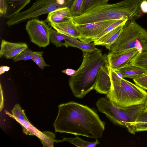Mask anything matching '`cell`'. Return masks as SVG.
<instances>
[{"label": "cell", "instance_id": "obj_1", "mask_svg": "<svg viewBox=\"0 0 147 147\" xmlns=\"http://www.w3.org/2000/svg\"><path fill=\"white\" fill-rule=\"evenodd\" d=\"M55 132L97 139L105 130V124L92 109L74 101L60 105L53 123Z\"/></svg>", "mask_w": 147, "mask_h": 147}, {"label": "cell", "instance_id": "obj_2", "mask_svg": "<svg viewBox=\"0 0 147 147\" xmlns=\"http://www.w3.org/2000/svg\"><path fill=\"white\" fill-rule=\"evenodd\" d=\"M142 0H123L108 3L92 8L80 16L71 18L76 25L118 20L138 19L142 16L140 5Z\"/></svg>", "mask_w": 147, "mask_h": 147}, {"label": "cell", "instance_id": "obj_3", "mask_svg": "<svg viewBox=\"0 0 147 147\" xmlns=\"http://www.w3.org/2000/svg\"><path fill=\"white\" fill-rule=\"evenodd\" d=\"M107 55L103 54L102 50L99 49L83 52L80 66L69 80V86L75 97L82 98L94 89L100 69L108 63Z\"/></svg>", "mask_w": 147, "mask_h": 147}, {"label": "cell", "instance_id": "obj_4", "mask_svg": "<svg viewBox=\"0 0 147 147\" xmlns=\"http://www.w3.org/2000/svg\"><path fill=\"white\" fill-rule=\"evenodd\" d=\"M111 86L106 94L114 105L122 107L144 104L147 92L136 84L121 78L110 67Z\"/></svg>", "mask_w": 147, "mask_h": 147}, {"label": "cell", "instance_id": "obj_5", "mask_svg": "<svg viewBox=\"0 0 147 147\" xmlns=\"http://www.w3.org/2000/svg\"><path fill=\"white\" fill-rule=\"evenodd\" d=\"M98 110L104 113L113 123L126 127L134 134L135 124L144 109V103L127 107L114 105L107 96L98 99L96 103Z\"/></svg>", "mask_w": 147, "mask_h": 147}, {"label": "cell", "instance_id": "obj_6", "mask_svg": "<svg viewBox=\"0 0 147 147\" xmlns=\"http://www.w3.org/2000/svg\"><path fill=\"white\" fill-rule=\"evenodd\" d=\"M135 20H127L109 53H118L133 49H137L139 53L147 51V31Z\"/></svg>", "mask_w": 147, "mask_h": 147}, {"label": "cell", "instance_id": "obj_7", "mask_svg": "<svg viewBox=\"0 0 147 147\" xmlns=\"http://www.w3.org/2000/svg\"><path fill=\"white\" fill-rule=\"evenodd\" d=\"M76 0H37L29 8L9 19L6 24L9 27L43 14H49L59 9L65 7L70 9Z\"/></svg>", "mask_w": 147, "mask_h": 147}, {"label": "cell", "instance_id": "obj_8", "mask_svg": "<svg viewBox=\"0 0 147 147\" xmlns=\"http://www.w3.org/2000/svg\"><path fill=\"white\" fill-rule=\"evenodd\" d=\"M5 112L6 114L20 124L24 134L37 136L40 140L43 146L53 147L54 143L56 142V140L54 139V134L50 131L42 132L30 123L19 104L15 105L11 111V114L7 111Z\"/></svg>", "mask_w": 147, "mask_h": 147}, {"label": "cell", "instance_id": "obj_9", "mask_svg": "<svg viewBox=\"0 0 147 147\" xmlns=\"http://www.w3.org/2000/svg\"><path fill=\"white\" fill-rule=\"evenodd\" d=\"M50 28L45 21L36 18L28 21L26 26L31 41L40 47L49 44Z\"/></svg>", "mask_w": 147, "mask_h": 147}, {"label": "cell", "instance_id": "obj_10", "mask_svg": "<svg viewBox=\"0 0 147 147\" xmlns=\"http://www.w3.org/2000/svg\"><path fill=\"white\" fill-rule=\"evenodd\" d=\"M117 20H110L76 25L81 34V36L78 39L82 42L89 43L91 38Z\"/></svg>", "mask_w": 147, "mask_h": 147}, {"label": "cell", "instance_id": "obj_11", "mask_svg": "<svg viewBox=\"0 0 147 147\" xmlns=\"http://www.w3.org/2000/svg\"><path fill=\"white\" fill-rule=\"evenodd\" d=\"M138 53V51L136 49L118 53H109L107 55L108 64L114 70L118 69L128 65L131 59Z\"/></svg>", "mask_w": 147, "mask_h": 147}, {"label": "cell", "instance_id": "obj_12", "mask_svg": "<svg viewBox=\"0 0 147 147\" xmlns=\"http://www.w3.org/2000/svg\"><path fill=\"white\" fill-rule=\"evenodd\" d=\"M28 48L25 42H12L4 40L1 41L0 57L7 59L13 58Z\"/></svg>", "mask_w": 147, "mask_h": 147}, {"label": "cell", "instance_id": "obj_13", "mask_svg": "<svg viewBox=\"0 0 147 147\" xmlns=\"http://www.w3.org/2000/svg\"><path fill=\"white\" fill-rule=\"evenodd\" d=\"M110 72L108 63L101 67L97 75L94 90L100 94H106L107 93L111 86Z\"/></svg>", "mask_w": 147, "mask_h": 147}, {"label": "cell", "instance_id": "obj_14", "mask_svg": "<svg viewBox=\"0 0 147 147\" xmlns=\"http://www.w3.org/2000/svg\"><path fill=\"white\" fill-rule=\"evenodd\" d=\"M49 24L55 30L67 36L77 39L81 36L80 33L72 18L65 22Z\"/></svg>", "mask_w": 147, "mask_h": 147}, {"label": "cell", "instance_id": "obj_15", "mask_svg": "<svg viewBox=\"0 0 147 147\" xmlns=\"http://www.w3.org/2000/svg\"><path fill=\"white\" fill-rule=\"evenodd\" d=\"M31 0H5L6 11L4 17L9 19L20 12Z\"/></svg>", "mask_w": 147, "mask_h": 147}, {"label": "cell", "instance_id": "obj_16", "mask_svg": "<svg viewBox=\"0 0 147 147\" xmlns=\"http://www.w3.org/2000/svg\"><path fill=\"white\" fill-rule=\"evenodd\" d=\"M125 23L110 31L96 41L93 42L96 45L104 46L107 49L110 50L111 46L117 38Z\"/></svg>", "mask_w": 147, "mask_h": 147}, {"label": "cell", "instance_id": "obj_17", "mask_svg": "<svg viewBox=\"0 0 147 147\" xmlns=\"http://www.w3.org/2000/svg\"><path fill=\"white\" fill-rule=\"evenodd\" d=\"M71 18L70 9L65 7L58 9L48 14L45 21L49 23H60L69 21Z\"/></svg>", "mask_w": 147, "mask_h": 147}, {"label": "cell", "instance_id": "obj_18", "mask_svg": "<svg viewBox=\"0 0 147 147\" xmlns=\"http://www.w3.org/2000/svg\"><path fill=\"white\" fill-rule=\"evenodd\" d=\"M115 70L119 72L123 78H128L133 80L147 75V71L143 69L129 65Z\"/></svg>", "mask_w": 147, "mask_h": 147}, {"label": "cell", "instance_id": "obj_19", "mask_svg": "<svg viewBox=\"0 0 147 147\" xmlns=\"http://www.w3.org/2000/svg\"><path fill=\"white\" fill-rule=\"evenodd\" d=\"M64 45L66 47H76L82 50L83 52H91L98 50L96 47V45L92 43H86L80 41L77 38L68 36V38L64 40Z\"/></svg>", "mask_w": 147, "mask_h": 147}, {"label": "cell", "instance_id": "obj_20", "mask_svg": "<svg viewBox=\"0 0 147 147\" xmlns=\"http://www.w3.org/2000/svg\"><path fill=\"white\" fill-rule=\"evenodd\" d=\"M129 65L139 67L147 71V51L138 53L131 59Z\"/></svg>", "mask_w": 147, "mask_h": 147}, {"label": "cell", "instance_id": "obj_21", "mask_svg": "<svg viewBox=\"0 0 147 147\" xmlns=\"http://www.w3.org/2000/svg\"><path fill=\"white\" fill-rule=\"evenodd\" d=\"M62 140L79 147H94L100 143L97 139L94 142H89L83 140L78 136L74 138H64Z\"/></svg>", "mask_w": 147, "mask_h": 147}, {"label": "cell", "instance_id": "obj_22", "mask_svg": "<svg viewBox=\"0 0 147 147\" xmlns=\"http://www.w3.org/2000/svg\"><path fill=\"white\" fill-rule=\"evenodd\" d=\"M69 36L61 33L51 28H50L49 40L56 47H61L64 45L62 41L68 38Z\"/></svg>", "mask_w": 147, "mask_h": 147}, {"label": "cell", "instance_id": "obj_23", "mask_svg": "<svg viewBox=\"0 0 147 147\" xmlns=\"http://www.w3.org/2000/svg\"><path fill=\"white\" fill-rule=\"evenodd\" d=\"M42 51H33L27 48L17 56L13 58L14 61L31 59L39 55H43Z\"/></svg>", "mask_w": 147, "mask_h": 147}, {"label": "cell", "instance_id": "obj_24", "mask_svg": "<svg viewBox=\"0 0 147 147\" xmlns=\"http://www.w3.org/2000/svg\"><path fill=\"white\" fill-rule=\"evenodd\" d=\"M128 20H118L107 27L97 35L91 38L89 43L94 42L118 26L125 23Z\"/></svg>", "mask_w": 147, "mask_h": 147}, {"label": "cell", "instance_id": "obj_25", "mask_svg": "<svg viewBox=\"0 0 147 147\" xmlns=\"http://www.w3.org/2000/svg\"><path fill=\"white\" fill-rule=\"evenodd\" d=\"M85 0H76L70 8L71 18L77 17L84 13V6Z\"/></svg>", "mask_w": 147, "mask_h": 147}, {"label": "cell", "instance_id": "obj_26", "mask_svg": "<svg viewBox=\"0 0 147 147\" xmlns=\"http://www.w3.org/2000/svg\"><path fill=\"white\" fill-rule=\"evenodd\" d=\"M135 128L136 132L147 131V113L142 111L135 124Z\"/></svg>", "mask_w": 147, "mask_h": 147}, {"label": "cell", "instance_id": "obj_27", "mask_svg": "<svg viewBox=\"0 0 147 147\" xmlns=\"http://www.w3.org/2000/svg\"><path fill=\"white\" fill-rule=\"evenodd\" d=\"M109 0H85L84 13L96 6L107 3Z\"/></svg>", "mask_w": 147, "mask_h": 147}, {"label": "cell", "instance_id": "obj_28", "mask_svg": "<svg viewBox=\"0 0 147 147\" xmlns=\"http://www.w3.org/2000/svg\"><path fill=\"white\" fill-rule=\"evenodd\" d=\"M135 84L145 90H147V75L133 79Z\"/></svg>", "mask_w": 147, "mask_h": 147}, {"label": "cell", "instance_id": "obj_29", "mask_svg": "<svg viewBox=\"0 0 147 147\" xmlns=\"http://www.w3.org/2000/svg\"><path fill=\"white\" fill-rule=\"evenodd\" d=\"M42 56H38L32 60L35 62L40 68L43 69L45 67L50 66L45 62Z\"/></svg>", "mask_w": 147, "mask_h": 147}, {"label": "cell", "instance_id": "obj_30", "mask_svg": "<svg viewBox=\"0 0 147 147\" xmlns=\"http://www.w3.org/2000/svg\"><path fill=\"white\" fill-rule=\"evenodd\" d=\"M6 11L5 0H0V15L4 16Z\"/></svg>", "mask_w": 147, "mask_h": 147}, {"label": "cell", "instance_id": "obj_31", "mask_svg": "<svg viewBox=\"0 0 147 147\" xmlns=\"http://www.w3.org/2000/svg\"><path fill=\"white\" fill-rule=\"evenodd\" d=\"M76 71V70L68 68L62 70L61 72L71 76L73 75L75 73Z\"/></svg>", "mask_w": 147, "mask_h": 147}, {"label": "cell", "instance_id": "obj_32", "mask_svg": "<svg viewBox=\"0 0 147 147\" xmlns=\"http://www.w3.org/2000/svg\"><path fill=\"white\" fill-rule=\"evenodd\" d=\"M141 10L143 13H147V1H143L141 2L140 5Z\"/></svg>", "mask_w": 147, "mask_h": 147}, {"label": "cell", "instance_id": "obj_33", "mask_svg": "<svg viewBox=\"0 0 147 147\" xmlns=\"http://www.w3.org/2000/svg\"><path fill=\"white\" fill-rule=\"evenodd\" d=\"M10 69V67L4 65L1 66L0 67V75L5 73V72L8 71Z\"/></svg>", "mask_w": 147, "mask_h": 147}, {"label": "cell", "instance_id": "obj_34", "mask_svg": "<svg viewBox=\"0 0 147 147\" xmlns=\"http://www.w3.org/2000/svg\"><path fill=\"white\" fill-rule=\"evenodd\" d=\"M3 91L1 85L0 84V111H1L3 107Z\"/></svg>", "mask_w": 147, "mask_h": 147}, {"label": "cell", "instance_id": "obj_35", "mask_svg": "<svg viewBox=\"0 0 147 147\" xmlns=\"http://www.w3.org/2000/svg\"><path fill=\"white\" fill-rule=\"evenodd\" d=\"M143 111L147 113V95L144 103V109Z\"/></svg>", "mask_w": 147, "mask_h": 147}, {"label": "cell", "instance_id": "obj_36", "mask_svg": "<svg viewBox=\"0 0 147 147\" xmlns=\"http://www.w3.org/2000/svg\"><path fill=\"white\" fill-rule=\"evenodd\" d=\"M142 1H147V0H142Z\"/></svg>", "mask_w": 147, "mask_h": 147}, {"label": "cell", "instance_id": "obj_37", "mask_svg": "<svg viewBox=\"0 0 147 147\" xmlns=\"http://www.w3.org/2000/svg\"><path fill=\"white\" fill-rule=\"evenodd\" d=\"M146 31H147V29H146Z\"/></svg>", "mask_w": 147, "mask_h": 147}]
</instances>
